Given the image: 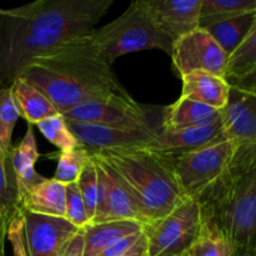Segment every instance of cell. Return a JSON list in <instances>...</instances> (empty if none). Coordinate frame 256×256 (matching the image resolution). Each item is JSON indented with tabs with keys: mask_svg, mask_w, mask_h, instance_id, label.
I'll use <instances>...</instances> for the list:
<instances>
[{
	"mask_svg": "<svg viewBox=\"0 0 256 256\" xmlns=\"http://www.w3.org/2000/svg\"><path fill=\"white\" fill-rule=\"evenodd\" d=\"M202 206L196 199H182L166 216L144 226L148 256H182L199 232Z\"/></svg>",
	"mask_w": 256,
	"mask_h": 256,
	"instance_id": "ba28073f",
	"label": "cell"
},
{
	"mask_svg": "<svg viewBox=\"0 0 256 256\" xmlns=\"http://www.w3.org/2000/svg\"><path fill=\"white\" fill-rule=\"evenodd\" d=\"M28 256H64L68 246L79 232L65 218L44 216L22 212Z\"/></svg>",
	"mask_w": 256,
	"mask_h": 256,
	"instance_id": "8fae6325",
	"label": "cell"
},
{
	"mask_svg": "<svg viewBox=\"0 0 256 256\" xmlns=\"http://www.w3.org/2000/svg\"><path fill=\"white\" fill-rule=\"evenodd\" d=\"M65 189L66 185L46 178L20 200L19 209L44 216L65 218Z\"/></svg>",
	"mask_w": 256,
	"mask_h": 256,
	"instance_id": "ffe728a7",
	"label": "cell"
},
{
	"mask_svg": "<svg viewBox=\"0 0 256 256\" xmlns=\"http://www.w3.org/2000/svg\"><path fill=\"white\" fill-rule=\"evenodd\" d=\"M92 160V154L82 145L68 152H59L58 166L52 179L68 185L75 182L84 168Z\"/></svg>",
	"mask_w": 256,
	"mask_h": 256,
	"instance_id": "f1b7e54d",
	"label": "cell"
},
{
	"mask_svg": "<svg viewBox=\"0 0 256 256\" xmlns=\"http://www.w3.org/2000/svg\"><path fill=\"white\" fill-rule=\"evenodd\" d=\"M78 188H79L80 195L84 202L85 209H86L88 216H89L90 224L96 212L98 205V172L94 159L90 160L82 172L80 176L76 180Z\"/></svg>",
	"mask_w": 256,
	"mask_h": 256,
	"instance_id": "f546056e",
	"label": "cell"
},
{
	"mask_svg": "<svg viewBox=\"0 0 256 256\" xmlns=\"http://www.w3.org/2000/svg\"><path fill=\"white\" fill-rule=\"evenodd\" d=\"M182 80L180 98L202 102L220 112L226 106L232 86L225 78L205 72H194L182 75Z\"/></svg>",
	"mask_w": 256,
	"mask_h": 256,
	"instance_id": "e0dca14e",
	"label": "cell"
},
{
	"mask_svg": "<svg viewBox=\"0 0 256 256\" xmlns=\"http://www.w3.org/2000/svg\"><path fill=\"white\" fill-rule=\"evenodd\" d=\"M98 172V205L92 224L132 220L142 224L139 209L112 168L96 155H92Z\"/></svg>",
	"mask_w": 256,
	"mask_h": 256,
	"instance_id": "30bf717a",
	"label": "cell"
},
{
	"mask_svg": "<svg viewBox=\"0 0 256 256\" xmlns=\"http://www.w3.org/2000/svg\"><path fill=\"white\" fill-rule=\"evenodd\" d=\"M65 219L78 229H85L90 225L89 216L76 182L68 184L65 189Z\"/></svg>",
	"mask_w": 256,
	"mask_h": 256,
	"instance_id": "4dcf8cb0",
	"label": "cell"
},
{
	"mask_svg": "<svg viewBox=\"0 0 256 256\" xmlns=\"http://www.w3.org/2000/svg\"><path fill=\"white\" fill-rule=\"evenodd\" d=\"M38 159H39V152H38L34 130L32 125H28V130L22 142L12 146L10 152V164L16 185L18 204L32 188L46 179L35 170Z\"/></svg>",
	"mask_w": 256,
	"mask_h": 256,
	"instance_id": "2e32d148",
	"label": "cell"
},
{
	"mask_svg": "<svg viewBox=\"0 0 256 256\" xmlns=\"http://www.w3.org/2000/svg\"><path fill=\"white\" fill-rule=\"evenodd\" d=\"M256 68V18L249 34L229 56L225 79L239 78Z\"/></svg>",
	"mask_w": 256,
	"mask_h": 256,
	"instance_id": "4316f807",
	"label": "cell"
},
{
	"mask_svg": "<svg viewBox=\"0 0 256 256\" xmlns=\"http://www.w3.org/2000/svg\"><path fill=\"white\" fill-rule=\"evenodd\" d=\"M182 256H189L188 254H185V255H182Z\"/></svg>",
	"mask_w": 256,
	"mask_h": 256,
	"instance_id": "f35d334b",
	"label": "cell"
},
{
	"mask_svg": "<svg viewBox=\"0 0 256 256\" xmlns=\"http://www.w3.org/2000/svg\"><path fill=\"white\" fill-rule=\"evenodd\" d=\"M38 130L49 140L52 145L60 150V152H68L80 146V142L69 129L66 119L64 115L58 114L55 116L48 118L36 124Z\"/></svg>",
	"mask_w": 256,
	"mask_h": 256,
	"instance_id": "83f0119b",
	"label": "cell"
},
{
	"mask_svg": "<svg viewBox=\"0 0 256 256\" xmlns=\"http://www.w3.org/2000/svg\"><path fill=\"white\" fill-rule=\"evenodd\" d=\"M18 78L39 89L64 115L79 105L110 96H130L102 59L89 34L35 58Z\"/></svg>",
	"mask_w": 256,
	"mask_h": 256,
	"instance_id": "7a4b0ae2",
	"label": "cell"
},
{
	"mask_svg": "<svg viewBox=\"0 0 256 256\" xmlns=\"http://www.w3.org/2000/svg\"><path fill=\"white\" fill-rule=\"evenodd\" d=\"M235 248L219 225L202 212L199 232L186 254L189 256H232Z\"/></svg>",
	"mask_w": 256,
	"mask_h": 256,
	"instance_id": "603a6c76",
	"label": "cell"
},
{
	"mask_svg": "<svg viewBox=\"0 0 256 256\" xmlns=\"http://www.w3.org/2000/svg\"><path fill=\"white\" fill-rule=\"evenodd\" d=\"M18 192L10 158L0 152V228L8 232V225L19 212Z\"/></svg>",
	"mask_w": 256,
	"mask_h": 256,
	"instance_id": "cb8c5ba5",
	"label": "cell"
},
{
	"mask_svg": "<svg viewBox=\"0 0 256 256\" xmlns=\"http://www.w3.org/2000/svg\"><path fill=\"white\" fill-rule=\"evenodd\" d=\"M102 60L112 65L122 55L158 49L172 54V42L159 29L145 0H136L109 24L89 34Z\"/></svg>",
	"mask_w": 256,
	"mask_h": 256,
	"instance_id": "5b68a950",
	"label": "cell"
},
{
	"mask_svg": "<svg viewBox=\"0 0 256 256\" xmlns=\"http://www.w3.org/2000/svg\"><path fill=\"white\" fill-rule=\"evenodd\" d=\"M222 119L228 139L236 145L256 144V92L232 88Z\"/></svg>",
	"mask_w": 256,
	"mask_h": 256,
	"instance_id": "9a60e30c",
	"label": "cell"
},
{
	"mask_svg": "<svg viewBox=\"0 0 256 256\" xmlns=\"http://www.w3.org/2000/svg\"><path fill=\"white\" fill-rule=\"evenodd\" d=\"M10 88L19 109L20 118L26 120L29 125H36L48 118L59 114L54 104L39 89L22 78H16Z\"/></svg>",
	"mask_w": 256,
	"mask_h": 256,
	"instance_id": "44dd1931",
	"label": "cell"
},
{
	"mask_svg": "<svg viewBox=\"0 0 256 256\" xmlns=\"http://www.w3.org/2000/svg\"><path fill=\"white\" fill-rule=\"evenodd\" d=\"M145 2L155 24L172 42L199 29L202 0H145Z\"/></svg>",
	"mask_w": 256,
	"mask_h": 256,
	"instance_id": "5bb4252c",
	"label": "cell"
},
{
	"mask_svg": "<svg viewBox=\"0 0 256 256\" xmlns=\"http://www.w3.org/2000/svg\"><path fill=\"white\" fill-rule=\"evenodd\" d=\"M256 12L238 15L229 19L220 20L212 24L205 25L202 29L209 32L210 36L220 45L228 56L232 54L242 45L249 34L255 22Z\"/></svg>",
	"mask_w": 256,
	"mask_h": 256,
	"instance_id": "7402d4cb",
	"label": "cell"
},
{
	"mask_svg": "<svg viewBox=\"0 0 256 256\" xmlns=\"http://www.w3.org/2000/svg\"><path fill=\"white\" fill-rule=\"evenodd\" d=\"M256 12V0H202L199 28Z\"/></svg>",
	"mask_w": 256,
	"mask_h": 256,
	"instance_id": "d4e9b609",
	"label": "cell"
},
{
	"mask_svg": "<svg viewBox=\"0 0 256 256\" xmlns=\"http://www.w3.org/2000/svg\"><path fill=\"white\" fill-rule=\"evenodd\" d=\"M82 252H84V232L82 229L72 240L64 256H82Z\"/></svg>",
	"mask_w": 256,
	"mask_h": 256,
	"instance_id": "e575fe53",
	"label": "cell"
},
{
	"mask_svg": "<svg viewBox=\"0 0 256 256\" xmlns=\"http://www.w3.org/2000/svg\"><path fill=\"white\" fill-rule=\"evenodd\" d=\"M119 176L134 199L144 226L166 216L182 200L168 155L144 148L96 152Z\"/></svg>",
	"mask_w": 256,
	"mask_h": 256,
	"instance_id": "277c9868",
	"label": "cell"
},
{
	"mask_svg": "<svg viewBox=\"0 0 256 256\" xmlns=\"http://www.w3.org/2000/svg\"><path fill=\"white\" fill-rule=\"evenodd\" d=\"M66 122L69 129L72 130L80 145H82L90 154H96L106 150L144 148L158 135V132H146V130L116 129V128L70 122V120Z\"/></svg>",
	"mask_w": 256,
	"mask_h": 256,
	"instance_id": "7c38bea8",
	"label": "cell"
},
{
	"mask_svg": "<svg viewBox=\"0 0 256 256\" xmlns=\"http://www.w3.org/2000/svg\"><path fill=\"white\" fill-rule=\"evenodd\" d=\"M165 106L144 105L132 96H110L85 102L64 114L70 122L102 125L116 129L162 132Z\"/></svg>",
	"mask_w": 256,
	"mask_h": 256,
	"instance_id": "8992f818",
	"label": "cell"
},
{
	"mask_svg": "<svg viewBox=\"0 0 256 256\" xmlns=\"http://www.w3.org/2000/svg\"><path fill=\"white\" fill-rule=\"evenodd\" d=\"M238 145L229 139L169 156L182 199H198L222 175Z\"/></svg>",
	"mask_w": 256,
	"mask_h": 256,
	"instance_id": "52a82bcc",
	"label": "cell"
},
{
	"mask_svg": "<svg viewBox=\"0 0 256 256\" xmlns=\"http://www.w3.org/2000/svg\"><path fill=\"white\" fill-rule=\"evenodd\" d=\"M112 0H36L0 9V88L62 42L90 34Z\"/></svg>",
	"mask_w": 256,
	"mask_h": 256,
	"instance_id": "6da1fadb",
	"label": "cell"
},
{
	"mask_svg": "<svg viewBox=\"0 0 256 256\" xmlns=\"http://www.w3.org/2000/svg\"><path fill=\"white\" fill-rule=\"evenodd\" d=\"M122 256H148V245H146V238H145L144 232H142V238L139 239V242L132 248V249L128 250L125 254Z\"/></svg>",
	"mask_w": 256,
	"mask_h": 256,
	"instance_id": "d590c367",
	"label": "cell"
},
{
	"mask_svg": "<svg viewBox=\"0 0 256 256\" xmlns=\"http://www.w3.org/2000/svg\"><path fill=\"white\" fill-rule=\"evenodd\" d=\"M224 139L228 138L224 132L222 119H220L212 124L200 128H190L175 132L162 130L149 144L145 145L144 149L168 156H176L195 152Z\"/></svg>",
	"mask_w": 256,
	"mask_h": 256,
	"instance_id": "4fadbf2b",
	"label": "cell"
},
{
	"mask_svg": "<svg viewBox=\"0 0 256 256\" xmlns=\"http://www.w3.org/2000/svg\"><path fill=\"white\" fill-rule=\"evenodd\" d=\"M6 240L12 245V256H28L24 238V219L20 210L8 225Z\"/></svg>",
	"mask_w": 256,
	"mask_h": 256,
	"instance_id": "1f68e13d",
	"label": "cell"
},
{
	"mask_svg": "<svg viewBox=\"0 0 256 256\" xmlns=\"http://www.w3.org/2000/svg\"><path fill=\"white\" fill-rule=\"evenodd\" d=\"M172 66L180 76L194 72H205L226 76L229 56L204 29L194 30L172 42Z\"/></svg>",
	"mask_w": 256,
	"mask_h": 256,
	"instance_id": "9c48e42d",
	"label": "cell"
},
{
	"mask_svg": "<svg viewBox=\"0 0 256 256\" xmlns=\"http://www.w3.org/2000/svg\"><path fill=\"white\" fill-rule=\"evenodd\" d=\"M142 232H140V234H136V235H132V236H128V238H125V239L120 240V242H118L116 244L112 245V246L108 248V249H105L104 252H102L99 255H96V256H122V254H125L128 250L132 249V248L138 242H139V239L142 238Z\"/></svg>",
	"mask_w": 256,
	"mask_h": 256,
	"instance_id": "d6a6232c",
	"label": "cell"
},
{
	"mask_svg": "<svg viewBox=\"0 0 256 256\" xmlns=\"http://www.w3.org/2000/svg\"><path fill=\"white\" fill-rule=\"evenodd\" d=\"M144 232V225L132 220L122 222H102V224H90L84 232V252L82 256H96L112 245L132 235L140 234Z\"/></svg>",
	"mask_w": 256,
	"mask_h": 256,
	"instance_id": "d6986e66",
	"label": "cell"
},
{
	"mask_svg": "<svg viewBox=\"0 0 256 256\" xmlns=\"http://www.w3.org/2000/svg\"><path fill=\"white\" fill-rule=\"evenodd\" d=\"M19 118L12 88H0V152L6 158H10L12 132Z\"/></svg>",
	"mask_w": 256,
	"mask_h": 256,
	"instance_id": "484cf974",
	"label": "cell"
},
{
	"mask_svg": "<svg viewBox=\"0 0 256 256\" xmlns=\"http://www.w3.org/2000/svg\"><path fill=\"white\" fill-rule=\"evenodd\" d=\"M228 82L230 84V86L235 88V89L242 90V92H256V68L252 69V72L242 75V76L229 79Z\"/></svg>",
	"mask_w": 256,
	"mask_h": 256,
	"instance_id": "836d02e7",
	"label": "cell"
},
{
	"mask_svg": "<svg viewBox=\"0 0 256 256\" xmlns=\"http://www.w3.org/2000/svg\"><path fill=\"white\" fill-rule=\"evenodd\" d=\"M5 240H6V232L0 228V256H5Z\"/></svg>",
	"mask_w": 256,
	"mask_h": 256,
	"instance_id": "74e56055",
	"label": "cell"
},
{
	"mask_svg": "<svg viewBox=\"0 0 256 256\" xmlns=\"http://www.w3.org/2000/svg\"><path fill=\"white\" fill-rule=\"evenodd\" d=\"M222 119L220 110L210 108L194 100L180 98L174 104L165 106L164 132L200 128Z\"/></svg>",
	"mask_w": 256,
	"mask_h": 256,
	"instance_id": "ac0fdd59",
	"label": "cell"
},
{
	"mask_svg": "<svg viewBox=\"0 0 256 256\" xmlns=\"http://www.w3.org/2000/svg\"><path fill=\"white\" fill-rule=\"evenodd\" d=\"M196 200L235 246L256 248V144L238 145L222 175Z\"/></svg>",
	"mask_w": 256,
	"mask_h": 256,
	"instance_id": "3957f363",
	"label": "cell"
},
{
	"mask_svg": "<svg viewBox=\"0 0 256 256\" xmlns=\"http://www.w3.org/2000/svg\"><path fill=\"white\" fill-rule=\"evenodd\" d=\"M232 256H256V248L238 246L235 248Z\"/></svg>",
	"mask_w": 256,
	"mask_h": 256,
	"instance_id": "8d00e7d4",
	"label": "cell"
}]
</instances>
